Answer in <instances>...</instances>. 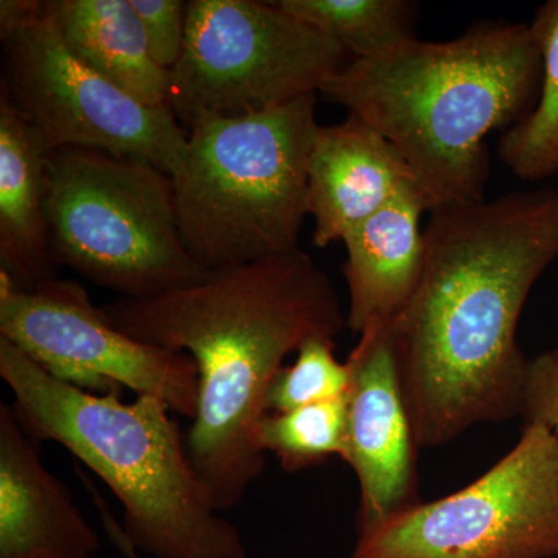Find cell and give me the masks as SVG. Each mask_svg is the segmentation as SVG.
Listing matches in <instances>:
<instances>
[{"label":"cell","instance_id":"8","mask_svg":"<svg viewBox=\"0 0 558 558\" xmlns=\"http://www.w3.org/2000/svg\"><path fill=\"white\" fill-rule=\"evenodd\" d=\"M351 60L277 2L191 0L170 108L189 128L202 117L263 112L318 95Z\"/></svg>","mask_w":558,"mask_h":558},{"label":"cell","instance_id":"19","mask_svg":"<svg viewBox=\"0 0 558 558\" xmlns=\"http://www.w3.org/2000/svg\"><path fill=\"white\" fill-rule=\"evenodd\" d=\"M347 398L312 403L286 413H267L259 424V446L288 472L310 469L347 453Z\"/></svg>","mask_w":558,"mask_h":558},{"label":"cell","instance_id":"15","mask_svg":"<svg viewBox=\"0 0 558 558\" xmlns=\"http://www.w3.org/2000/svg\"><path fill=\"white\" fill-rule=\"evenodd\" d=\"M49 154L0 95V270L21 290L57 278L46 218Z\"/></svg>","mask_w":558,"mask_h":558},{"label":"cell","instance_id":"21","mask_svg":"<svg viewBox=\"0 0 558 558\" xmlns=\"http://www.w3.org/2000/svg\"><path fill=\"white\" fill-rule=\"evenodd\" d=\"M154 61L170 72L180 57L189 27V2L183 0H131Z\"/></svg>","mask_w":558,"mask_h":558},{"label":"cell","instance_id":"11","mask_svg":"<svg viewBox=\"0 0 558 558\" xmlns=\"http://www.w3.org/2000/svg\"><path fill=\"white\" fill-rule=\"evenodd\" d=\"M347 360V453L360 487L357 531L421 502L413 425L400 388L389 323L360 333Z\"/></svg>","mask_w":558,"mask_h":558},{"label":"cell","instance_id":"1","mask_svg":"<svg viewBox=\"0 0 558 558\" xmlns=\"http://www.w3.org/2000/svg\"><path fill=\"white\" fill-rule=\"evenodd\" d=\"M557 259L556 190L510 191L429 211L421 281L389 323L418 449L520 416L529 359L519 323Z\"/></svg>","mask_w":558,"mask_h":558},{"label":"cell","instance_id":"7","mask_svg":"<svg viewBox=\"0 0 558 558\" xmlns=\"http://www.w3.org/2000/svg\"><path fill=\"white\" fill-rule=\"evenodd\" d=\"M2 97L49 150L94 149L178 174L189 132L87 68L65 46L43 0H2Z\"/></svg>","mask_w":558,"mask_h":558},{"label":"cell","instance_id":"9","mask_svg":"<svg viewBox=\"0 0 558 558\" xmlns=\"http://www.w3.org/2000/svg\"><path fill=\"white\" fill-rule=\"evenodd\" d=\"M558 557V440L524 425L472 484L357 531L351 558Z\"/></svg>","mask_w":558,"mask_h":558},{"label":"cell","instance_id":"17","mask_svg":"<svg viewBox=\"0 0 558 558\" xmlns=\"http://www.w3.org/2000/svg\"><path fill=\"white\" fill-rule=\"evenodd\" d=\"M529 25L542 57L538 98L523 120L502 132L498 159L515 178L538 182L558 174V0L539 5Z\"/></svg>","mask_w":558,"mask_h":558},{"label":"cell","instance_id":"18","mask_svg":"<svg viewBox=\"0 0 558 558\" xmlns=\"http://www.w3.org/2000/svg\"><path fill=\"white\" fill-rule=\"evenodd\" d=\"M281 9L340 44L352 60L379 57L416 38L409 0H278Z\"/></svg>","mask_w":558,"mask_h":558},{"label":"cell","instance_id":"22","mask_svg":"<svg viewBox=\"0 0 558 558\" xmlns=\"http://www.w3.org/2000/svg\"><path fill=\"white\" fill-rule=\"evenodd\" d=\"M520 417L548 428L558 440V348L529 359Z\"/></svg>","mask_w":558,"mask_h":558},{"label":"cell","instance_id":"14","mask_svg":"<svg viewBox=\"0 0 558 558\" xmlns=\"http://www.w3.org/2000/svg\"><path fill=\"white\" fill-rule=\"evenodd\" d=\"M425 213L427 201L411 182L343 238L348 329L357 336L371 325L391 323L413 299L425 264Z\"/></svg>","mask_w":558,"mask_h":558},{"label":"cell","instance_id":"10","mask_svg":"<svg viewBox=\"0 0 558 558\" xmlns=\"http://www.w3.org/2000/svg\"><path fill=\"white\" fill-rule=\"evenodd\" d=\"M0 337L73 387L95 395L130 388L163 400L182 416H196L199 374L194 360L113 328L86 288L72 279L51 278L21 290L0 270Z\"/></svg>","mask_w":558,"mask_h":558},{"label":"cell","instance_id":"3","mask_svg":"<svg viewBox=\"0 0 558 558\" xmlns=\"http://www.w3.org/2000/svg\"><path fill=\"white\" fill-rule=\"evenodd\" d=\"M542 57L529 24L483 22L449 40H405L351 60L319 95L388 140L428 211L487 199V138L531 112Z\"/></svg>","mask_w":558,"mask_h":558},{"label":"cell","instance_id":"2","mask_svg":"<svg viewBox=\"0 0 558 558\" xmlns=\"http://www.w3.org/2000/svg\"><path fill=\"white\" fill-rule=\"evenodd\" d=\"M100 310L140 343L196 363L199 400L186 447L219 512L236 508L263 475L259 424L284 360L314 337L336 340L348 329L332 281L301 248Z\"/></svg>","mask_w":558,"mask_h":558},{"label":"cell","instance_id":"23","mask_svg":"<svg viewBox=\"0 0 558 558\" xmlns=\"http://www.w3.org/2000/svg\"><path fill=\"white\" fill-rule=\"evenodd\" d=\"M84 484H86L87 490H89L92 501H94L95 508L98 509V513H100V520L102 524V529H105L106 535H108L110 543L116 546V549L119 550L120 556L123 558H143L142 554L138 553L137 549L134 548V545L130 542V538L124 534L123 527H121V523L119 520L113 517V513L110 512L108 506H106L105 499H102L100 492L97 490V487L94 486V483L86 475H81Z\"/></svg>","mask_w":558,"mask_h":558},{"label":"cell","instance_id":"5","mask_svg":"<svg viewBox=\"0 0 558 558\" xmlns=\"http://www.w3.org/2000/svg\"><path fill=\"white\" fill-rule=\"evenodd\" d=\"M317 95L234 117H202L174 183L180 236L205 270L299 250L310 216Z\"/></svg>","mask_w":558,"mask_h":558},{"label":"cell","instance_id":"13","mask_svg":"<svg viewBox=\"0 0 558 558\" xmlns=\"http://www.w3.org/2000/svg\"><path fill=\"white\" fill-rule=\"evenodd\" d=\"M411 182L398 149L359 117L348 113L343 123L319 126L307 191L312 241L319 248L343 241Z\"/></svg>","mask_w":558,"mask_h":558},{"label":"cell","instance_id":"6","mask_svg":"<svg viewBox=\"0 0 558 558\" xmlns=\"http://www.w3.org/2000/svg\"><path fill=\"white\" fill-rule=\"evenodd\" d=\"M46 218L57 266L120 299H149L208 277L180 236L171 175L149 161L50 150Z\"/></svg>","mask_w":558,"mask_h":558},{"label":"cell","instance_id":"4","mask_svg":"<svg viewBox=\"0 0 558 558\" xmlns=\"http://www.w3.org/2000/svg\"><path fill=\"white\" fill-rule=\"evenodd\" d=\"M0 377L28 436L39 446L60 444L119 499L121 527L142 556L247 558L240 529L216 509L163 400L123 402L120 395L84 391L2 337Z\"/></svg>","mask_w":558,"mask_h":558},{"label":"cell","instance_id":"16","mask_svg":"<svg viewBox=\"0 0 558 558\" xmlns=\"http://www.w3.org/2000/svg\"><path fill=\"white\" fill-rule=\"evenodd\" d=\"M65 46L87 68L150 108H170V72L150 54L131 0H44Z\"/></svg>","mask_w":558,"mask_h":558},{"label":"cell","instance_id":"12","mask_svg":"<svg viewBox=\"0 0 558 558\" xmlns=\"http://www.w3.org/2000/svg\"><path fill=\"white\" fill-rule=\"evenodd\" d=\"M101 538L0 402V558H95Z\"/></svg>","mask_w":558,"mask_h":558},{"label":"cell","instance_id":"20","mask_svg":"<svg viewBox=\"0 0 558 558\" xmlns=\"http://www.w3.org/2000/svg\"><path fill=\"white\" fill-rule=\"evenodd\" d=\"M336 340L314 337L295 352L292 365L282 366L267 392V413H286L347 398L351 385L348 363H341L333 352Z\"/></svg>","mask_w":558,"mask_h":558}]
</instances>
